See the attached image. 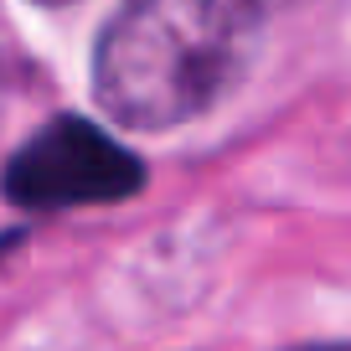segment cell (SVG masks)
Returning <instances> with one entry per match:
<instances>
[{
	"instance_id": "3957f363",
	"label": "cell",
	"mask_w": 351,
	"mask_h": 351,
	"mask_svg": "<svg viewBox=\"0 0 351 351\" xmlns=\"http://www.w3.org/2000/svg\"><path fill=\"white\" fill-rule=\"evenodd\" d=\"M32 5H73V0H32Z\"/></svg>"
},
{
	"instance_id": "6da1fadb",
	"label": "cell",
	"mask_w": 351,
	"mask_h": 351,
	"mask_svg": "<svg viewBox=\"0 0 351 351\" xmlns=\"http://www.w3.org/2000/svg\"><path fill=\"white\" fill-rule=\"evenodd\" d=\"M285 0H119L93 47V99L124 130H176L207 114L248 67Z\"/></svg>"
},
{
	"instance_id": "277c9868",
	"label": "cell",
	"mask_w": 351,
	"mask_h": 351,
	"mask_svg": "<svg viewBox=\"0 0 351 351\" xmlns=\"http://www.w3.org/2000/svg\"><path fill=\"white\" fill-rule=\"evenodd\" d=\"M305 351H351V346H305Z\"/></svg>"
},
{
	"instance_id": "7a4b0ae2",
	"label": "cell",
	"mask_w": 351,
	"mask_h": 351,
	"mask_svg": "<svg viewBox=\"0 0 351 351\" xmlns=\"http://www.w3.org/2000/svg\"><path fill=\"white\" fill-rule=\"evenodd\" d=\"M145 191V160L104 124L83 114H57L26 134L5 160V202L16 212L114 207Z\"/></svg>"
}]
</instances>
